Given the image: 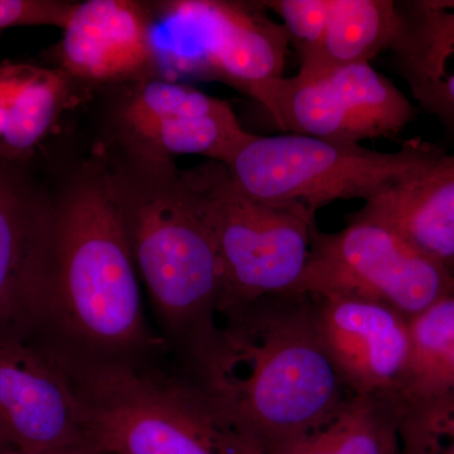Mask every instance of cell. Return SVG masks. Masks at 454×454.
I'll list each match as a JSON object with an SVG mask.
<instances>
[{
    "label": "cell",
    "mask_w": 454,
    "mask_h": 454,
    "mask_svg": "<svg viewBox=\"0 0 454 454\" xmlns=\"http://www.w3.org/2000/svg\"><path fill=\"white\" fill-rule=\"evenodd\" d=\"M178 357L268 454L324 427L352 396L309 294L225 304L210 333Z\"/></svg>",
    "instance_id": "6da1fadb"
},
{
    "label": "cell",
    "mask_w": 454,
    "mask_h": 454,
    "mask_svg": "<svg viewBox=\"0 0 454 454\" xmlns=\"http://www.w3.org/2000/svg\"><path fill=\"white\" fill-rule=\"evenodd\" d=\"M43 340L100 355L170 348L146 325L138 271L101 166L53 199L49 277L32 342Z\"/></svg>",
    "instance_id": "7a4b0ae2"
},
{
    "label": "cell",
    "mask_w": 454,
    "mask_h": 454,
    "mask_svg": "<svg viewBox=\"0 0 454 454\" xmlns=\"http://www.w3.org/2000/svg\"><path fill=\"white\" fill-rule=\"evenodd\" d=\"M82 406L92 441L114 454H268L172 348L100 355L40 342Z\"/></svg>",
    "instance_id": "3957f363"
},
{
    "label": "cell",
    "mask_w": 454,
    "mask_h": 454,
    "mask_svg": "<svg viewBox=\"0 0 454 454\" xmlns=\"http://www.w3.org/2000/svg\"><path fill=\"white\" fill-rule=\"evenodd\" d=\"M103 172L163 339L182 356L210 333L225 301L219 253L195 191L172 160L130 149Z\"/></svg>",
    "instance_id": "277c9868"
},
{
    "label": "cell",
    "mask_w": 454,
    "mask_h": 454,
    "mask_svg": "<svg viewBox=\"0 0 454 454\" xmlns=\"http://www.w3.org/2000/svg\"><path fill=\"white\" fill-rule=\"evenodd\" d=\"M420 139L399 151L284 133L254 136L225 164L236 184L260 201L317 210L339 200L370 199L411 177L441 152Z\"/></svg>",
    "instance_id": "5b68a950"
},
{
    "label": "cell",
    "mask_w": 454,
    "mask_h": 454,
    "mask_svg": "<svg viewBox=\"0 0 454 454\" xmlns=\"http://www.w3.org/2000/svg\"><path fill=\"white\" fill-rule=\"evenodd\" d=\"M184 172L219 253L223 306L293 294L309 262L315 214L247 195L223 163L208 160Z\"/></svg>",
    "instance_id": "8992f818"
},
{
    "label": "cell",
    "mask_w": 454,
    "mask_h": 454,
    "mask_svg": "<svg viewBox=\"0 0 454 454\" xmlns=\"http://www.w3.org/2000/svg\"><path fill=\"white\" fill-rule=\"evenodd\" d=\"M293 294L361 298L411 319L454 295V279L390 227L348 217V226L334 234L315 230Z\"/></svg>",
    "instance_id": "52a82bcc"
},
{
    "label": "cell",
    "mask_w": 454,
    "mask_h": 454,
    "mask_svg": "<svg viewBox=\"0 0 454 454\" xmlns=\"http://www.w3.org/2000/svg\"><path fill=\"white\" fill-rule=\"evenodd\" d=\"M250 97L286 133L343 145L395 137L415 118L411 100L370 64L315 77H278Z\"/></svg>",
    "instance_id": "ba28073f"
},
{
    "label": "cell",
    "mask_w": 454,
    "mask_h": 454,
    "mask_svg": "<svg viewBox=\"0 0 454 454\" xmlns=\"http://www.w3.org/2000/svg\"><path fill=\"white\" fill-rule=\"evenodd\" d=\"M162 5L181 35L182 67L247 95L283 76L291 40L283 25L262 13V3L176 0Z\"/></svg>",
    "instance_id": "9c48e42d"
},
{
    "label": "cell",
    "mask_w": 454,
    "mask_h": 454,
    "mask_svg": "<svg viewBox=\"0 0 454 454\" xmlns=\"http://www.w3.org/2000/svg\"><path fill=\"white\" fill-rule=\"evenodd\" d=\"M92 441L59 364L37 343L0 334V446L42 454Z\"/></svg>",
    "instance_id": "30bf717a"
},
{
    "label": "cell",
    "mask_w": 454,
    "mask_h": 454,
    "mask_svg": "<svg viewBox=\"0 0 454 454\" xmlns=\"http://www.w3.org/2000/svg\"><path fill=\"white\" fill-rule=\"evenodd\" d=\"M0 157V334L31 340L49 277L53 197Z\"/></svg>",
    "instance_id": "8fae6325"
},
{
    "label": "cell",
    "mask_w": 454,
    "mask_h": 454,
    "mask_svg": "<svg viewBox=\"0 0 454 454\" xmlns=\"http://www.w3.org/2000/svg\"><path fill=\"white\" fill-rule=\"evenodd\" d=\"M315 300L319 336L348 393L395 403L411 355V319L361 298Z\"/></svg>",
    "instance_id": "7c38bea8"
},
{
    "label": "cell",
    "mask_w": 454,
    "mask_h": 454,
    "mask_svg": "<svg viewBox=\"0 0 454 454\" xmlns=\"http://www.w3.org/2000/svg\"><path fill=\"white\" fill-rule=\"evenodd\" d=\"M59 43V67L73 82H142L155 61L151 18L138 2L76 3Z\"/></svg>",
    "instance_id": "4fadbf2b"
},
{
    "label": "cell",
    "mask_w": 454,
    "mask_h": 454,
    "mask_svg": "<svg viewBox=\"0 0 454 454\" xmlns=\"http://www.w3.org/2000/svg\"><path fill=\"white\" fill-rule=\"evenodd\" d=\"M348 217L390 227L454 279V153L439 152Z\"/></svg>",
    "instance_id": "5bb4252c"
},
{
    "label": "cell",
    "mask_w": 454,
    "mask_h": 454,
    "mask_svg": "<svg viewBox=\"0 0 454 454\" xmlns=\"http://www.w3.org/2000/svg\"><path fill=\"white\" fill-rule=\"evenodd\" d=\"M403 438L429 442L454 409V295L411 319V355L396 391Z\"/></svg>",
    "instance_id": "9a60e30c"
},
{
    "label": "cell",
    "mask_w": 454,
    "mask_h": 454,
    "mask_svg": "<svg viewBox=\"0 0 454 454\" xmlns=\"http://www.w3.org/2000/svg\"><path fill=\"white\" fill-rule=\"evenodd\" d=\"M253 137L229 103L193 88L162 118L125 136V145L152 157L197 154L227 164Z\"/></svg>",
    "instance_id": "2e32d148"
},
{
    "label": "cell",
    "mask_w": 454,
    "mask_h": 454,
    "mask_svg": "<svg viewBox=\"0 0 454 454\" xmlns=\"http://www.w3.org/2000/svg\"><path fill=\"white\" fill-rule=\"evenodd\" d=\"M71 85L61 68L0 62V157L32 160L70 106Z\"/></svg>",
    "instance_id": "e0dca14e"
},
{
    "label": "cell",
    "mask_w": 454,
    "mask_h": 454,
    "mask_svg": "<svg viewBox=\"0 0 454 454\" xmlns=\"http://www.w3.org/2000/svg\"><path fill=\"white\" fill-rule=\"evenodd\" d=\"M404 31L402 9L391 0H333L324 35L301 57L298 76L315 77L346 66L370 64L394 50Z\"/></svg>",
    "instance_id": "ac0fdd59"
},
{
    "label": "cell",
    "mask_w": 454,
    "mask_h": 454,
    "mask_svg": "<svg viewBox=\"0 0 454 454\" xmlns=\"http://www.w3.org/2000/svg\"><path fill=\"white\" fill-rule=\"evenodd\" d=\"M404 31L394 49L411 94L454 134V27L430 16L417 2L400 5Z\"/></svg>",
    "instance_id": "d6986e66"
},
{
    "label": "cell",
    "mask_w": 454,
    "mask_h": 454,
    "mask_svg": "<svg viewBox=\"0 0 454 454\" xmlns=\"http://www.w3.org/2000/svg\"><path fill=\"white\" fill-rule=\"evenodd\" d=\"M273 454H405L402 415L387 397L351 396L330 422Z\"/></svg>",
    "instance_id": "ffe728a7"
},
{
    "label": "cell",
    "mask_w": 454,
    "mask_h": 454,
    "mask_svg": "<svg viewBox=\"0 0 454 454\" xmlns=\"http://www.w3.org/2000/svg\"><path fill=\"white\" fill-rule=\"evenodd\" d=\"M283 20L300 57L316 49L324 35L333 0H270L262 2Z\"/></svg>",
    "instance_id": "44dd1931"
},
{
    "label": "cell",
    "mask_w": 454,
    "mask_h": 454,
    "mask_svg": "<svg viewBox=\"0 0 454 454\" xmlns=\"http://www.w3.org/2000/svg\"><path fill=\"white\" fill-rule=\"evenodd\" d=\"M76 3L56 0H0V32L18 27L64 28Z\"/></svg>",
    "instance_id": "7402d4cb"
},
{
    "label": "cell",
    "mask_w": 454,
    "mask_h": 454,
    "mask_svg": "<svg viewBox=\"0 0 454 454\" xmlns=\"http://www.w3.org/2000/svg\"><path fill=\"white\" fill-rule=\"evenodd\" d=\"M418 4L430 16L454 27V0H422Z\"/></svg>",
    "instance_id": "603a6c76"
},
{
    "label": "cell",
    "mask_w": 454,
    "mask_h": 454,
    "mask_svg": "<svg viewBox=\"0 0 454 454\" xmlns=\"http://www.w3.org/2000/svg\"><path fill=\"white\" fill-rule=\"evenodd\" d=\"M42 454H106L103 448L98 446L97 442L90 441L85 443L77 444V446L64 448V450H53Z\"/></svg>",
    "instance_id": "cb8c5ba5"
},
{
    "label": "cell",
    "mask_w": 454,
    "mask_h": 454,
    "mask_svg": "<svg viewBox=\"0 0 454 454\" xmlns=\"http://www.w3.org/2000/svg\"><path fill=\"white\" fill-rule=\"evenodd\" d=\"M405 454H438L429 444L418 443V442H404Z\"/></svg>",
    "instance_id": "d4e9b609"
},
{
    "label": "cell",
    "mask_w": 454,
    "mask_h": 454,
    "mask_svg": "<svg viewBox=\"0 0 454 454\" xmlns=\"http://www.w3.org/2000/svg\"><path fill=\"white\" fill-rule=\"evenodd\" d=\"M444 423H452V424H454V409H453L452 411H450V413H448L446 415V417H444L443 419L441 420V422H439V424L437 426V428H438L439 426H441V424H444ZM437 428H435V429H437ZM434 432H435V430H434Z\"/></svg>",
    "instance_id": "484cf974"
},
{
    "label": "cell",
    "mask_w": 454,
    "mask_h": 454,
    "mask_svg": "<svg viewBox=\"0 0 454 454\" xmlns=\"http://www.w3.org/2000/svg\"><path fill=\"white\" fill-rule=\"evenodd\" d=\"M0 454H17V453L12 452V450H9L8 448L0 446Z\"/></svg>",
    "instance_id": "4316f807"
},
{
    "label": "cell",
    "mask_w": 454,
    "mask_h": 454,
    "mask_svg": "<svg viewBox=\"0 0 454 454\" xmlns=\"http://www.w3.org/2000/svg\"><path fill=\"white\" fill-rule=\"evenodd\" d=\"M106 454H114V453H106Z\"/></svg>",
    "instance_id": "83f0119b"
}]
</instances>
